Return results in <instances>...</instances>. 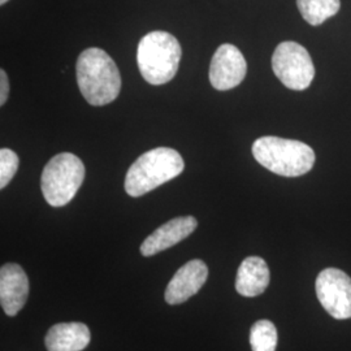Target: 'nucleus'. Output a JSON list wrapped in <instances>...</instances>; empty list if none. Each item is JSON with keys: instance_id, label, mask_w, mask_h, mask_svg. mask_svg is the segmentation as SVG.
<instances>
[{"instance_id": "13", "label": "nucleus", "mask_w": 351, "mask_h": 351, "mask_svg": "<svg viewBox=\"0 0 351 351\" xmlns=\"http://www.w3.org/2000/svg\"><path fill=\"white\" fill-rule=\"evenodd\" d=\"M269 280V268L264 259L261 256H249L239 265L236 277V290L239 294L247 298L258 297L268 288Z\"/></svg>"}, {"instance_id": "12", "label": "nucleus", "mask_w": 351, "mask_h": 351, "mask_svg": "<svg viewBox=\"0 0 351 351\" xmlns=\"http://www.w3.org/2000/svg\"><path fill=\"white\" fill-rule=\"evenodd\" d=\"M91 339L84 323H59L51 326L45 339L47 351H82Z\"/></svg>"}, {"instance_id": "3", "label": "nucleus", "mask_w": 351, "mask_h": 351, "mask_svg": "<svg viewBox=\"0 0 351 351\" xmlns=\"http://www.w3.org/2000/svg\"><path fill=\"white\" fill-rule=\"evenodd\" d=\"M255 160L272 173L284 177H300L314 167L315 152L301 141L280 137H262L252 145Z\"/></svg>"}, {"instance_id": "16", "label": "nucleus", "mask_w": 351, "mask_h": 351, "mask_svg": "<svg viewBox=\"0 0 351 351\" xmlns=\"http://www.w3.org/2000/svg\"><path fill=\"white\" fill-rule=\"evenodd\" d=\"M19 169V156L10 149L0 150V188L4 189L16 175Z\"/></svg>"}, {"instance_id": "14", "label": "nucleus", "mask_w": 351, "mask_h": 351, "mask_svg": "<svg viewBox=\"0 0 351 351\" xmlns=\"http://www.w3.org/2000/svg\"><path fill=\"white\" fill-rule=\"evenodd\" d=\"M302 17L310 25H322L328 19L337 14L341 8L339 0H297Z\"/></svg>"}, {"instance_id": "6", "label": "nucleus", "mask_w": 351, "mask_h": 351, "mask_svg": "<svg viewBox=\"0 0 351 351\" xmlns=\"http://www.w3.org/2000/svg\"><path fill=\"white\" fill-rule=\"evenodd\" d=\"M272 69L284 86L302 91L311 85L315 77L313 59L297 42H282L272 56Z\"/></svg>"}, {"instance_id": "15", "label": "nucleus", "mask_w": 351, "mask_h": 351, "mask_svg": "<svg viewBox=\"0 0 351 351\" xmlns=\"http://www.w3.org/2000/svg\"><path fill=\"white\" fill-rule=\"evenodd\" d=\"M276 326L269 320H259L251 326L250 345L252 351H276Z\"/></svg>"}, {"instance_id": "8", "label": "nucleus", "mask_w": 351, "mask_h": 351, "mask_svg": "<svg viewBox=\"0 0 351 351\" xmlns=\"http://www.w3.org/2000/svg\"><path fill=\"white\" fill-rule=\"evenodd\" d=\"M246 73V59L236 46L224 43L213 53L210 65V82L213 88L226 91L237 88Z\"/></svg>"}, {"instance_id": "17", "label": "nucleus", "mask_w": 351, "mask_h": 351, "mask_svg": "<svg viewBox=\"0 0 351 351\" xmlns=\"http://www.w3.org/2000/svg\"><path fill=\"white\" fill-rule=\"evenodd\" d=\"M10 94V82L5 71H0V106H4Z\"/></svg>"}, {"instance_id": "18", "label": "nucleus", "mask_w": 351, "mask_h": 351, "mask_svg": "<svg viewBox=\"0 0 351 351\" xmlns=\"http://www.w3.org/2000/svg\"><path fill=\"white\" fill-rule=\"evenodd\" d=\"M7 1H10V0H0V4H1V5H3V4H5V3H7Z\"/></svg>"}, {"instance_id": "1", "label": "nucleus", "mask_w": 351, "mask_h": 351, "mask_svg": "<svg viewBox=\"0 0 351 351\" xmlns=\"http://www.w3.org/2000/svg\"><path fill=\"white\" fill-rule=\"evenodd\" d=\"M75 73L78 88L88 104L101 107L119 97L121 77L117 65L106 51L97 47L82 51Z\"/></svg>"}, {"instance_id": "11", "label": "nucleus", "mask_w": 351, "mask_h": 351, "mask_svg": "<svg viewBox=\"0 0 351 351\" xmlns=\"http://www.w3.org/2000/svg\"><path fill=\"white\" fill-rule=\"evenodd\" d=\"M198 226V221L193 216H180L169 220L155 232H152L141 245L143 256H154L160 251L167 250L189 237Z\"/></svg>"}, {"instance_id": "4", "label": "nucleus", "mask_w": 351, "mask_h": 351, "mask_svg": "<svg viewBox=\"0 0 351 351\" xmlns=\"http://www.w3.org/2000/svg\"><path fill=\"white\" fill-rule=\"evenodd\" d=\"M181 45L172 34L155 30L139 40L137 63L142 77L154 86L168 84L177 75Z\"/></svg>"}, {"instance_id": "10", "label": "nucleus", "mask_w": 351, "mask_h": 351, "mask_svg": "<svg viewBox=\"0 0 351 351\" xmlns=\"http://www.w3.org/2000/svg\"><path fill=\"white\" fill-rule=\"evenodd\" d=\"M29 280L21 265L4 264L0 269V303L8 316H16L25 306Z\"/></svg>"}, {"instance_id": "2", "label": "nucleus", "mask_w": 351, "mask_h": 351, "mask_svg": "<svg viewBox=\"0 0 351 351\" xmlns=\"http://www.w3.org/2000/svg\"><path fill=\"white\" fill-rule=\"evenodd\" d=\"M185 168L182 156L169 147H158L141 155L125 177V191L138 198L181 175Z\"/></svg>"}, {"instance_id": "7", "label": "nucleus", "mask_w": 351, "mask_h": 351, "mask_svg": "<svg viewBox=\"0 0 351 351\" xmlns=\"http://www.w3.org/2000/svg\"><path fill=\"white\" fill-rule=\"evenodd\" d=\"M323 308L337 320L351 319V277L339 268L323 269L315 282Z\"/></svg>"}, {"instance_id": "9", "label": "nucleus", "mask_w": 351, "mask_h": 351, "mask_svg": "<svg viewBox=\"0 0 351 351\" xmlns=\"http://www.w3.org/2000/svg\"><path fill=\"white\" fill-rule=\"evenodd\" d=\"M208 277L207 264L201 259H193L184 264L165 289L164 298L169 304H180L195 295Z\"/></svg>"}, {"instance_id": "5", "label": "nucleus", "mask_w": 351, "mask_h": 351, "mask_svg": "<svg viewBox=\"0 0 351 351\" xmlns=\"http://www.w3.org/2000/svg\"><path fill=\"white\" fill-rule=\"evenodd\" d=\"M85 165L71 152H62L46 164L40 176V190L52 207H63L75 198L85 180Z\"/></svg>"}]
</instances>
